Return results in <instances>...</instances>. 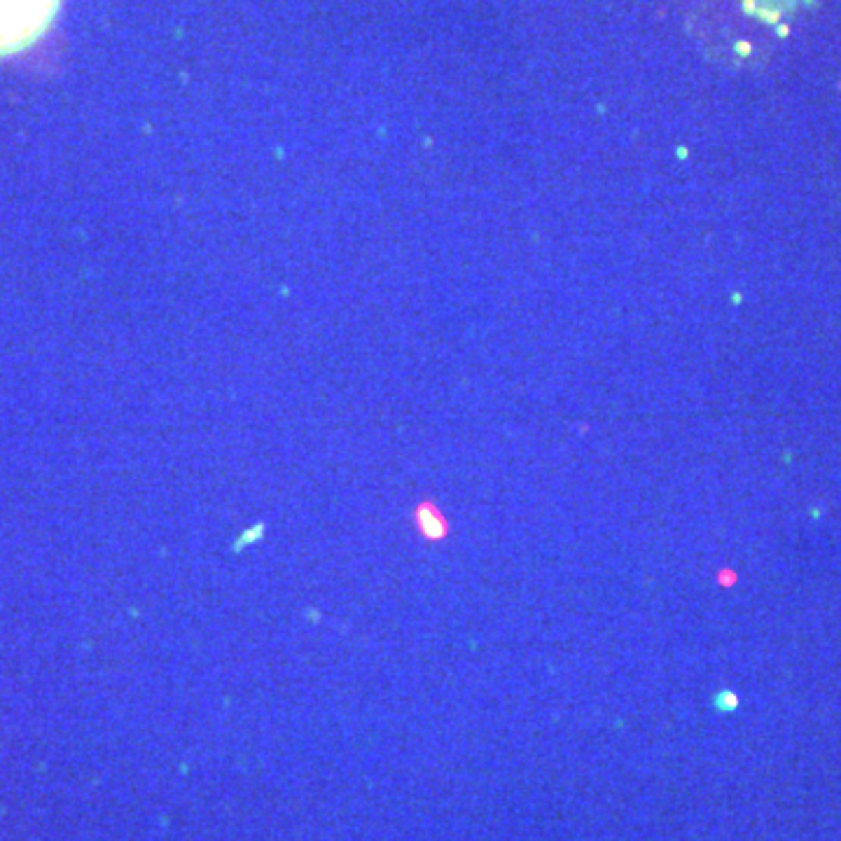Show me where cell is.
Wrapping results in <instances>:
<instances>
[{
	"label": "cell",
	"mask_w": 841,
	"mask_h": 841,
	"mask_svg": "<svg viewBox=\"0 0 841 841\" xmlns=\"http://www.w3.org/2000/svg\"><path fill=\"white\" fill-rule=\"evenodd\" d=\"M734 577L736 575L731 570H723V573H720V584H725V587H727V584H734Z\"/></svg>",
	"instance_id": "obj_4"
},
{
	"label": "cell",
	"mask_w": 841,
	"mask_h": 841,
	"mask_svg": "<svg viewBox=\"0 0 841 841\" xmlns=\"http://www.w3.org/2000/svg\"><path fill=\"white\" fill-rule=\"evenodd\" d=\"M713 706L720 710V713H734L738 708V694L734 690H720L718 694L713 696Z\"/></svg>",
	"instance_id": "obj_3"
},
{
	"label": "cell",
	"mask_w": 841,
	"mask_h": 841,
	"mask_svg": "<svg viewBox=\"0 0 841 841\" xmlns=\"http://www.w3.org/2000/svg\"><path fill=\"white\" fill-rule=\"evenodd\" d=\"M414 524H416L420 538L428 540V542H440L449 536V521L437 510L435 503H420L414 512Z\"/></svg>",
	"instance_id": "obj_2"
},
{
	"label": "cell",
	"mask_w": 841,
	"mask_h": 841,
	"mask_svg": "<svg viewBox=\"0 0 841 841\" xmlns=\"http://www.w3.org/2000/svg\"><path fill=\"white\" fill-rule=\"evenodd\" d=\"M61 0H0V56L31 47L52 26Z\"/></svg>",
	"instance_id": "obj_1"
}]
</instances>
